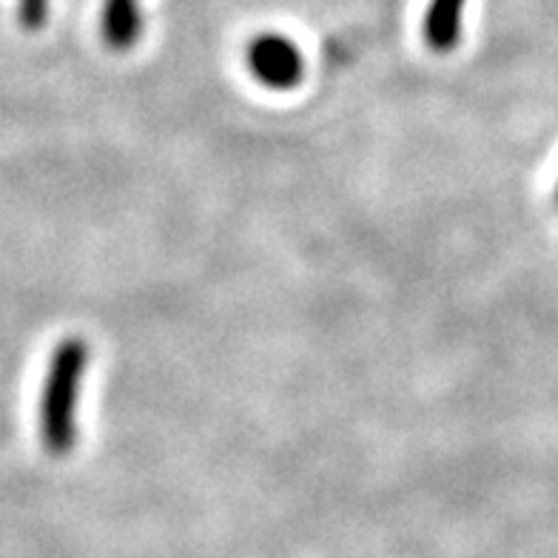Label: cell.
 <instances>
[{
	"instance_id": "cell-1",
	"label": "cell",
	"mask_w": 558,
	"mask_h": 558,
	"mask_svg": "<svg viewBox=\"0 0 558 558\" xmlns=\"http://www.w3.org/2000/svg\"><path fill=\"white\" fill-rule=\"evenodd\" d=\"M92 348L83 337H66L54 345L46 362L37 427L44 450L52 456H69L81 439V399L86 383Z\"/></svg>"
},
{
	"instance_id": "cell-2",
	"label": "cell",
	"mask_w": 558,
	"mask_h": 558,
	"mask_svg": "<svg viewBox=\"0 0 558 558\" xmlns=\"http://www.w3.org/2000/svg\"><path fill=\"white\" fill-rule=\"evenodd\" d=\"M245 66L259 86L271 92H291L305 81V58L300 46L277 32H265L251 40L245 49Z\"/></svg>"
},
{
	"instance_id": "cell-3",
	"label": "cell",
	"mask_w": 558,
	"mask_h": 558,
	"mask_svg": "<svg viewBox=\"0 0 558 558\" xmlns=\"http://www.w3.org/2000/svg\"><path fill=\"white\" fill-rule=\"evenodd\" d=\"M468 0H430L422 21V40L434 54H450L464 37Z\"/></svg>"
},
{
	"instance_id": "cell-4",
	"label": "cell",
	"mask_w": 558,
	"mask_h": 558,
	"mask_svg": "<svg viewBox=\"0 0 558 558\" xmlns=\"http://www.w3.org/2000/svg\"><path fill=\"white\" fill-rule=\"evenodd\" d=\"M146 29V15L140 9V0H104L100 12V35L111 52H129L137 46Z\"/></svg>"
},
{
	"instance_id": "cell-5",
	"label": "cell",
	"mask_w": 558,
	"mask_h": 558,
	"mask_svg": "<svg viewBox=\"0 0 558 558\" xmlns=\"http://www.w3.org/2000/svg\"><path fill=\"white\" fill-rule=\"evenodd\" d=\"M52 0H17V21L26 32H40L49 21Z\"/></svg>"
},
{
	"instance_id": "cell-6",
	"label": "cell",
	"mask_w": 558,
	"mask_h": 558,
	"mask_svg": "<svg viewBox=\"0 0 558 558\" xmlns=\"http://www.w3.org/2000/svg\"><path fill=\"white\" fill-rule=\"evenodd\" d=\"M556 203H558V189H556Z\"/></svg>"
}]
</instances>
